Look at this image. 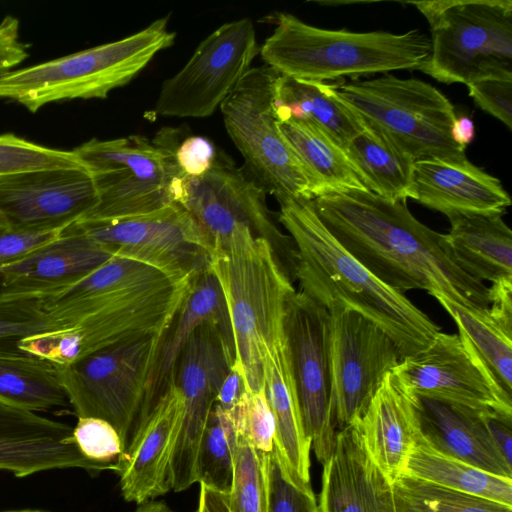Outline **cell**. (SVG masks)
<instances>
[{
    "instance_id": "11a10c76",
    "label": "cell",
    "mask_w": 512,
    "mask_h": 512,
    "mask_svg": "<svg viewBox=\"0 0 512 512\" xmlns=\"http://www.w3.org/2000/svg\"><path fill=\"white\" fill-rule=\"evenodd\" d=\"M9 71H0V79Z\"/></svg>"
},
{
    "instance_id": "7c38bea8",
    "label": "cell",
    "mask_w": 512,
    "mask_h": 512,
    "mask_svg": "<svg viewBox=\"0 0 512 512\" xmlns=\"http://www.w3.org/2000/svg\"><path fill=\"white\" fill-rule=\"evenodd\" d=\"M160 337L148 335L121 341L59 366L62 385L77 417L100 418L110 423L125 452Z\"/></svg>"
},
{
    "instance_id": "52a82bcc",
    "label": "cell",
    "mask_w": 512,
    "mask_h": 512,
    "mask_svg": "<svg viewBox=\"0 0 512 512\" xmlns=\"http://www.w3.org/2000/svg\"><path fill=\"white\" fill-rule=\"evenodd\" d=\"M427 19L431 50L419 70L445 83L512 79V1L409 2Z\"/></svg>"
},
{
    "instance_id": "f35d334b",
    "label": "cell",
    "mask_w": 512,
    "mask_h": 512,
    "mask_svg": "<svg viewBox=\"0 0 512 512\" xmlns=\"http://www.w3.org/2000/svg\"><path fill=\"white\" fill-rule=\"evenodd\" d=\"M45 298L46 295H0V354L24 353L19 349L21 340L53 330Z\"/></svg>"
},
{
    "instance_id": "30bf717a",
    "label": "cell",
    "mask_w": 512,
    "mask_h": 512,
    "mask_svg": "<svg viewBox=\"0 0 512 512\" xmlns=\"http://www.w3.org/2000/svg\"><path fill=\"white\" fill-rule=\"evenodd\" d=\"M177 204L192 215L214 249L235 251L251 247L258 239L268 241L295 280V246L274 223L266 192L223 152H217L203 176H184Z\"/></svg>"
},
{
    "instance_id": "ba28073f",
    "label": "cell",
    "mask_w": 512,
    "mask_h": 512,
    "mask_svg": "<svg viewBox=\"0 0 512 512\" xmlns=\"http://www.w3.org/2000/svg\"><path fill=\"white\" fill-rule=\"evenodd\" d=\"M176 145L163 134L154 141L140 135L93 138L76 147L97 190L96 205L80 221L137 216L177 203L184 175L174 157Z\"/></svg>"
},
{
    "instance_id": "d6986e66",
    "label": "cell",
    "mask_w": 512,
    "mask_h": 512,
    "mask_svg": "<svg viewBox=\"0 0 512 512\" xmlns=\"http://www.w3.org/2000/svg\"><path fill=\"white\" fill-rule=\"evenodd\" d=\"M96 203L94 179L85 167L0 176V224L11 228L65 229L82 220Z\"/></svg>"
},
{
    "instance_id": "f1b7e54d",
    "label": "cell",
    "mask_w": 512,
    "mask_h": 512,
    "mask_svg": "<svg viewBox=\"0 0 512 512\" xmlns=\"http://www.w3.org/2000/svg\"><path fill=\"white\" fill-rule=\"evenodd\" d=\"M445 234L455 263L470 277L495 283L512 279V232L499 214H466L448 218Z\"/></svg>"
},
{
    "instance_id": "44dd1931",
    "label": "cell",
    "mask_w": 512,
    "mask_h": 512,
    "mask_svg": "<svg viewBox=\"0 0 512 512\" xmlns=\"http://www.w3.org/2000/svg\"><path fill=\"white\" fill-rule=\"evenodd\" d=\"M68 468L105 470L81 454L73 439V427L0 404V470L22 478Z\"/></svg>"
},
{
    "instance_id": "9a60e30c",
    "label": "cell",
    "mask_w": 512,
    "mask_h": 512,
    "mask_svg": "<svg viewBox=\"0 0 512 512\" xmlns=\"http://www.w3.org/2000/svg\"><path fill=\"white\" fill-rule=\"evenodd\" d=\"M75 224L112 256L179 275L197 276L210 269L215 250L192 215L177 203L147 214Z\"/></svg>"
},
{
    "instance_id": "6da1fadb",
    "label": "cell",
    "mask_w": 512,
    "mask_h": 512,
    "mask_svg": "<svg viewBox=\"0 0 512 512\" xmlns=\"http://www.w3.org/2000/svg\"><path fill=\"white\" fill-rule=\"evenodd\" d=\"M197 276L112 256L75 284L46 295L53 330L24 338L19 348L64 366L121 341L162 336Z\"/></svg>"
},
{
    "instance_id": "3957f363",
    "label": "cell",
    "mask_w": 512,
    "mask_h": 512,
    "mask_svg": "<svg viewBox=\"0 0 512 512\" xmlns=\"http://www.w3.org/2000/svg\"><path fill=\"white\" fill-rule=\"evenodd\" d=\"M279 222L296 250L300 292L324 306L358 312L381 328L401 359L427 349L441 329L404 294L372 275L328 231L312 199L276 198Z\"/></svg>"
},
{
    "instance_id": "f546056e",
    "label": "cell",
    "mask_w": 512,
    "mask_h": 512,
    "mask_svg": "<svg viewBox=\"0 0 512 512\" xmlns=\"http://www.w3.org/2000/svg\"><path fill=\"white\" fill-rule=\"evenodd\" d=\"M335 86L279 75L274 101L277 119L311 122L345 150L366 124L340 99Z\"/></svg>"
},
{
    "instance_id": "83f0119b",
    "label": "cell",
    "mask_w": 512,
    "mask_h": 512,
    "mask_svg": "<svg viewBox=\"0 0 512 512\" xmlns=\"http://www.w3.org/2000/svg\"><path fill=\"white\" fill-rule=\"evenodd\" d=\"M262 362L275 422L274 449L294 482L310 487L311 442L304 431L283 330L262 345Z\"/></svg>"
},
{
    "instance_id": "7a4b0ae2",
    "label": "cell",
    "mask_w": 512,
    "mask_h": 512,
    "mask_svg": "<svg viewBox=\"0 0 512 512\" xmlns=\"http://www.w3.org/2000/svg\"><path fill=\"white\" fill-rule=\"evenodd\" d=\"M312 201L333 237L389 288L402 294L425 290L467 308H489L488 286L455 263L445 234L416 219L407 200L346 190Z\"/></svg>"
},
{
    "instance_id": "d4e9b609",
    "label": "cell",
    "mask_w": 512,
    "mask_h": 512,
    "mask_svg": "<svg viewBox=\"0 0 512 512\" xmlns=\"http://www.w3.org/2000/svg\"><path fill=\"white\" fill-rule=\"evenodd\" d=\"M354 425L369 455L392 482L404 473L421 431L417 397L395 370L385 377Z\"/></svg>"
},
{
    "instance_id": "277c9868",
    "label": "cell",
    "mask_w": 512,
    "mask_h": 512,
    "mask_svg": "<svg viewBox=\"0 0 512 512\" xmlns=\"http://www.w3.org/2000/svg\"><path fill=\"white\" fill-rule=\"evenodd\" d=\"M276 23L259 49L264 65L302 80L324 82L419 70L431 50L430 38L418 29L402 34L329 30L288 13H278Z\"/></svg>"
},
{
    "instance_id": "5b68a950",
    "label": "cell",
    "mask_w": 512,
    "mask_h": 512,
    "mask_svg": "<svg viewBox=\"0 0 512 512\" xmlns=\"http://www.w3.org/2000/svg\"><path fill=\"white\" fill-rule=\"evenodd\" d=\"M168 20L162 17L125 38L9 71L0 79V97L31 112L52 102L106 98L174 43L176 33L168 29Z\"/></svg>"
},
{
    "instance_id": "ee69618b",
    "label": "cell",
    "mask_w": 512,
    "mask_h": 512,
    "mask_svg": "<svg viewBox=\"0 0 512 512\" xmlns=\"http://www.w3.org/2000/svg\"><path fill=\"white\" fill-rule=\"evenodd\" d=\"M467 87L469 96L483 111L512 128V79H483Z\"/></svg>"
},
{
    "instance_id": "ab89813d",
    "label": "cell",
    "mask_w": 512,
    "mask_h": 512,
    "mask_svg": "<svg viewBox=\"0 0 512 512\" xmlns=\"http://www.w3.org/2000/svg\"><path fill=\"white\" fill-rule=\"evenodd\" d=\"M84 167L75 153L48 148L14 134L0 135V176L52 169Z\"/></svg>"
},
{
    "instance_id": "db71d44e",
    "label": "cell",
    "mask_w": 512,
    "mask_h": 512,
    "mask_svg": "<svg viewBox=\"0 0 512 512\" xmlns=\"http://www.w3.org/2000/svg\"><path fill=\"white\" fill-rule=\"evenodd\" d=\"M2 512H44V511L25 509V510H10V511H2Z\"/></svg>"
},
{
    "instance_id": "e575fe53",
    "label": "cell",
    "mask_w": 512,
    "mask_h": 512,
    "mask_svg": "<svg viewBox=\"0 0 512 512\" xmlns=\"http://www.w3.org/2000/svg\"><path fill=\"white\" fill-rule=\"evenodd\" d=\"M455 321L502 390L512 396V332L488 309H472L437 295L434 297Z\"/></svg>"
},
{
    "instance_id": "b9f144b4",
    "label": "cell",
    "mask_w": 512,
    "mask_h": 512,
    "mask_svg": "<svg viewBox=\"0 0 512 512\" xmlns=\"http://www.w3.org/2000/svg\"><path fill=\"white\" fill-rule=\"evenodd\" d=\"M73 439L85 458L118 473L125 447L110 423L100 418L80 417L73 428Z\"/></svg>"
},
{
    "instance_id": "603a6c76",
    "label": "cell",
    "mask_w": 512,
    "mask_h": 512,
    "mask_svg": "<svg viewBox=\"0 0 512 512\" xmlns=\"http://www.w3.org/2000/svg\"><path fill=\"white\" fill-rule=\"evenodd\" d=\"M412 190L413 200L447 218L466 214L503 215L511 205L500 180L467 157L415 161Z\"/></svg>"
},
{
    "instance_id": "5bb4252c",
    "label": "cell",
    "mask_w": 512,
    "mask_h": 512,
    "mask_svg": "<svg viewBox=\"0 0 512 512\" xmlns=\"http://www.w3.org/2000/svg\"><path fill=\"white\" fill-rule=\"evenodd\" d=\"M258 53L250 18L223 24L197 46L179 72L163 82L152 112L180 118L210 116L251 68Z\"/></svg>"
},
{
    "instance_id": "ffe728a7",
    "label": "cell",
    "mask_w": 512,
    "mask_h": 512,
    "mask_svg": "<svg viewBox=\"0 0 512 512\" xmlns=\"http://www.w3.org/2000/svg\"><path fill=\"white\" fill-rule=\"evenodd\" d=\"M183 410V395L174 382L135 429L118 471L126 501L142 504L171 489L170 464Z\"/></svg>"
},
{
    "instance_id": "f5cc1de1",
    "label": "cell",
    "mask_w": 512,
    "mask_h": 512,
    "mask_svg": "<svg viewBox=\"0 0 512 512\" xmlns=\"http://www.w3.org/2000/svg\"><path fill=\"white\" fill-rule=\"evenodd\" d=\"M135 512H172L163 502L146 501Z\"/></svg>"
},
{
    "instance_id": "4dcf8cb0",
    "label": "cell",
    "mask_w": 512,
    "mask_h": 512,
    "mask_svg": "<svg viewBox=\"0 0 512 512\" xmlns=\"http://www.w3.org/2000/svg\"><path fill=\"white\" fill-rule=\"evenodd\" d=\"M278 128L304 168L312 200L346 190H368L344 150L320 127L286 119L278 120Z\"/></svg>"
},
{
    "instance_id": "ac0fdd59",
    "label": "cell",
    "mask_w": 512,
    "mask_h": 512,
    "mask_svg": "<svg viewBox=\"0 0 512 512\" xmlns=\"http://www.w3.org/2000/svg\"><path fill=\"white\" fill-rule=\"evenodd\" d=\"M394 370L416 397L512 415V396L460 333L440 332L427 349L402 359Z\"/></svg>"
},
{
    "instance_id": "74e56055",
    "label": "cell",
    "mask_w": 512,
    "mask_h": 512,
    "mask_svg": "<svg viewBox=\"0 0 512 512\" xmlns=\"http://www.w3.org/2000/svg\"><path fill=\"white\" fill-rule=\"evenodd\" d=\"M269 453L238 435L233 481L228 494L231 512H267Z\"/></svg>"
},
{
    "instance_id": "8fae6325",
    "label": "cell",
    "mask_w": 512,
    "mask_h": 512,
    "mask_svg": "<svg viewBox=\"0 0 512 512\" xmlns=\"http://www.w3.org/2000/svg\"><path fill=\"white\" fill-rule=\"evenodd\" d=\"M279 75L267 65L250 68L221 103L223 121L244 170L266 194L312 199L304 168L278 128L274 101Z\"/></svg>"
},
{
    "instance_id": "8d00e7d4",
    "label": "cell",
    "mask_w": 512,
    "mask_h": 512,
    "mask_svg": "<svg viewBox=\"0 0 512 512\" xmlns=\"http://www.w3.org/2000/svg\"><path fill=\"white\" fill-rule=\"evenodd\" d=\"M397 512H512V507L401 474L393 480Z\"/></svg>"
},
{
    "instance_id": "2e32d148",
    "label": "cell",
    "mask_w": 512,
    "mask_h": 512,
    "mask_svg": "<svg viewBox=\"0 0 512 512\" xmlns=\"http://www.w3.org/2000/svg\"><path fill=\"white\" fill-rule=\"evenodd\" d=\"M328 311L337 431L361 419L385 377L402 359L393 340L368 318L339 306Z\"/></svg>"
},
{
    "instance_id": "bcb514c9",
    "label": "cell",
    "mask_w": 512,
    "mask_h": 512,
    "mask_svg": "<svg viewBox=\"0 0 512 512\" xmlns=\"http://www.w3.org/2000/svg\"><path fill=\"white\" fill-rule=\"evenodd\" d=\"M217 152L211 141L203 136H188L174 149L181 173L188 178L203 176L212 167Z\"/></svg>"
},
{
    "instance_id": "9c48e42d",
    "label": "cell",
    "mask_w": 512,
    "mask_h": 512,
    "mask_svg": "<svg viewBox=\"0 0 512 512\" xmlns=\"http://www.w3.org/2000/svg\"><path fill=\"white\" fill-rule=\"evenodd\" d=\"M336 93L364 123L384 135L413 161L466 157L451 136L457 117L451 101L436 87L390 73L336 84Z\"/></svg>"
},
{
    "instance_id": "836d02e7",
    "label": "cell",
    "mask_w": 512,
    "mask_h": 512,
    "mask_svg": "<svg viewBox=\"0 0 512 512\" xmlns=\"http://www.w3.org/2000/svg\"><path fill=\"white\" fill-rule=\"evenodd\" d=\"M405 474L512 507V479L491 474L442 454L421 437L413 446Z\"/></svg>"
},
{
    "instance_id": "681fc988",
    "label": "cell",
    "mask_w": 512,
    "mask_h": 512,
    "mask_svg": "<svg viewBox=\"0 0 512 512\" xmlns=\"http://www.w3.org/2000/svg\"><path fill=\"white\" fill-rule=\"evenodd\" d=\"M246 389L244 376L234 361L220 386L215 403L230 411L240 400Z\"/></svg>"
},
{
    "instance_id": "1f68e13d",
    "label": "cell",
    "mask_w": 512,
    "mask_h": 512,
    "mask_svg": "<svg viewBox=\"0 0 512 512\" xmlns=\"http://www.w3.org/2000/svg\"><path fill=\"white\" fill-rule=\"evenodd\" d=\"M344 152L369 191L391 201L413 198L415 161L380 132L366 125Z\"/></svg>"
},
{
    "instance_id": "60d3db41",
    "label": "cell",
    "mask_w": 512,
    "mask_h": 512,
    "mask_svg": "<svg viewBox=\"0 0 512 512\" xmlns=\"http://www.w3.org/2000/svg\"><path fill=\"white\" fill-rule=\"evenodd\" d=\"M230 412L240 437L262 452L273 450L275 422L265 388L258 392L246 389Z\"/></svg>"
},
{
    "instance_id": "4fadbf2b",
    "label": "cell",
    "mask_w": 512,
    "mask_h": 512,
    "mask_svg": "<svg viewBox=\"0 0 512 512\" xmlns=\"http://www.w3.org/2000/svg\"><path fill=\"white\" fill-rule=\"evenodd\" d=\"M283 331L304 431L323 464L337 432L332 411L330 313L295 290L286 302Z\"/></svg>"
},
{
    "instance_id": "d6a6232c",
    "label": "cell",
    "mask_w": 512,
    "mask_h": 512,
    "mask_svg": "<svg viewBox=\"0 0 512 512\" xmlns=\"http://www.w3.org/2000/svg\"><path fill=\"white\" fill-rule=\"evenodd\" d=\"M58 365L27 354H0V404L30 412L67 406Z\"/></svg>"
},
{
    "instance_id": "f6af8a7d",
    "label": "cell",
    "mask_w": 512,
    "mask_h": 512,
    "mask_svg": "<svg viewBox=\"0 0 512 512\" xmlns=\"http://www.w3.org/2000/svg\"><path fill=\"white\" fill-rule=\"evenodd\" d=\"M65 229L28 231L0 224V268L22 260L36 249L57 238Z\"/></svg>"
},
{
    "instance_id": "7bdbcfd3",
    "label": "cell",
    "mask_w": 512,
    "mask_h": 512,
    "mask_svg": "<svg viewBox=\"0 0 512 512\" xmlns=\"http://www.w3.org/2000/svg\"><path fill=\"white\" fill-rule=\"evenodd\" d=\"M267 512H319L312 487L294 482L274 447L268 460Z\"/></svg>"
},
{
    "instance_id": "7dc6e473",
    "label": "cell",
    "mask_w": 512,
    "mask_h": 512,
    "mask_svg": "<svg viewBox=\"0 0 512 512\" xmlns=\"http://www.w3.org/2000/svg\"><path fill=\"white\" fill-rule=\"evenodd\" d=\"M18 38V19L6 16L0 23V71H10L27 58L26 46Z\"/></svg>"
},
{
    "instance_id": "484cf974",
    "label": "cell",
    "mask_w": 512,
    "mask_h": 512,
    "mask_svg": "<svg viewBox=\"0 0 512 512\" xmlns=\"http://www.w3.org/2000/svg\"><path fill=\"white\" fill-rule=\"evenodd\" d=\"M205 322L215 323L232 335L224 294L211 268L196 277L173 320L160 337L135 429L174 383L184 346L194 330Z\"/></svg>"
},
{
    "instance_id": "8992f818",
    "label": "cell",
    "mask_w": 512,
    "mask_h": 512,
    "mask_svg": "<svg viewBox=\"0 0 512 512\" xmlns=\"http://www.w3.org/2000/svg\"><path fill=\"white\" fill-rule=\"evenodd\" d=\"M211 270L222 288L233 336L235 363L246 388H265L262 344L271 342L283 329L288 297L295 291L271 244L258 239L249 248L215 249Z\"/></svg>"
},
{
    "instance_id": "cb8c5ba5",
    "label": "cell",
    "mask_w": 512,
    "mask_h": 512,
    "mask_svg": "<svg viewBox=\"0 0 512 512\" xmlns=\"http://www.w3.org/2000/svg\"><path fill=\"white\" fill-rule=\"evenodd\" d=\"M112 257L74 223L22 260L0 268V295H52Z\"/></svg>"
},
{
    "instance_id": "4316f807",
    "label": "cell",
    "mask_w": 512,
    "mask_h": 512,
    "mask_svg": "<svg viewBox=\"0 0 512 512\" xmlns=\"http://www.w3.org/2000/svg\"><path fill=\"white\" fill-rule=\"evenodd\" d=\"M423 440L436 451L494 475L512 479L509 463L493 439L485 413L417 397Z\"/></svg>"
},
{
    "instance_id": "816d5d0a",
    "label": "cell",
    "mask_w": 512,
    "mask_h": 512,
    "mask_svg": "<svg viewBox=\"0 0 512 512\" xmlns=\"http://www.w3.org/2000/svg\"><path fill=\"white\" fill-rule=\"evenodd\" d=\"M451 136L462 148H465L474 140L475 126L470 117L457 116L451 129Z\"/></svg>"
},
{
    "instance_id": "c3c4849f",
    "label": "cell",
    "mask_w": 512,
    "mask_h": 512,
    "mask_svg": "<svg viewBox=\"0 0 512 512\" xmlns=\"http://www.w3.org/2000/svg\"><path fill=\"white\" fill-rule=\"evenodd\" d=\"M489 289V313L512 332V279L492 283Z\"/></svg>"
},
{
    "instance_id": "7402d4cb",
    "label": "cell",
    "mask_w": 512,
    "mask_h": 512,
    "mask_svg": "<svg viewBox=\"0 0 512 512\" xmlns=\"http://www.w3.org/2000/svg\"><path fill=\"white\" fill-rule=\"evenodd\" d=\"M322 466L319 512H397L393 483L369 455L354 424L337 430Z\"/></svg>"
},
{
    "instance_id": "d590c367",
    "label": "cell",
    "mask_w": 512,
    "mask_h": 512,
    "mask_svg": "<svg viewBox=\"0 0 512 512\" xmlns=\"http://www.w3.org/2000/svg\"><path fill=\"white\" fill-rule=\"evenodd\" d=\"M237 441L231 412L215 403L198 446L196 482L228 495L232 487Z\"/></svg>"
},
{
    "instance_id": "e0dca14e",
    "label": "cell",
    "mask_w": 512,
    "mask_h": 512,
    "mask_svg": "<svg viewBox=\"0 0 512 512\" xmlns=\"http://www.w3.org/2000/svg\"><path fill=\"white\" fill-rule=\"evenodd\" d=\"M235 361L233 337L219 325H199L184 346L174 382L184 410L170 464V487L175 492L196 482L195 464L199 442L220 386Z\"/></svg>"
},
{
    "instance_id": "f907efd6",
    "label": "cell",
    "mask_w": 512,
    "mask_h": 512,
    "mask_svg": "<svg viewBox=\"0 0 512 512\" xmlns=\"http://www.w3.org/2000/svg\"><path fill=\"white\" fill-rule=\"evenodd\" d=\"M196 512H231L228 495L200 484L199 502Z\"/></svg>"
}]
</instances>
